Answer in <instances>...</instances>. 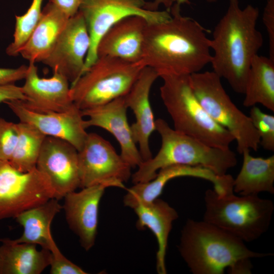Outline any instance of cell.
Wrapping results in <instances>:
<instances>
[{
    "label": "cell",
    "instance_id": "1",
    "mask_svg": "<svg viewBox=\"0 0 274 274\" xmlns=\"http://www.w3.org/2000/svg\"><path fill=\"white\" fill-rule=\"evenodd\" d=\"M180 10L175 3L170 19L148 23L146 28L142 62L159 77L191 75L211 62L208 31L195 19L182 16Z\"/></svg>",
    "mask_w": 274,
    "mask_h": 274
},
{
    "label": "cell",
    "instance_id": "2",
    "mask_svg": "<svg viewBox=\"0 0 274 274\" xmlns=\"http://www.w3.org/2000/svg\"><path fill=\"white\" fill-rule=\"evenodd\" d=\"M259 15L257 7L248 5L242 9L238 0H229L210 39L213 71L237 93L244 94L251 61L263 44L257 28Z\"/></svg>",
    "mask_w": 274,
    "mask_h": 274
},
{
    "label": "cell",
    "instance_id": "3",
    "mask_svg": "<svg viewBox=\"0 0 274 274\" xmlns=\"http://www.w3.org/2000/svg\"><path fill=\"white\" fill-rule=\"evenodd\" d=\"M178 249L193 274L251 273V259L271 253L249 249L241 239L204 221L188 219L181 231Z\"/></svg>",
    "mask_w": 274,
    "mask_h": 274
},
{
    "label": "cell",
    "instance_id": "4",
    "mask_svg": "<svg viewBox=\"0 0 274 274\" xmlns=\"http://www.w3.org/2000/svg\"><path fill=\"white\" fill-rule=\"evenodd\" d=\"M155 126L161 137L160 148L154 157L139 165L132 175L133 184L150 181L157 170L172 165L202 166L222 176L237 164L236 154L230 148L210 146L172 128L163 119L156 120Z\"/></svg>",
    "mask_w": 274,
    "mask_h": 274
},
{
    "label": "cell",
    "instance_id": "5",
    "mask_svg": "<svg viewBox=\"0 0 274 274\" xmlns=\"http://www.w3.org/2000/svg\"><path fill=\"white\" fill-rule=\"evenodd\" d=\"M160 94L176 130L213 147L229 148L232 134L215 122L201 106L192 90L190 75L166 74Z\"/></svg>",
    "mask_w": 274,
    "mask_h": 274
},
{
    "label": "cell",
    "instance_id": "6",
    "mask_svg": "<svg viewBox=\"0 0 274 274\" xmlns=\"http://www.w3.org/2000/svg\"><path fill=\"white\" fill-rule=\"evenodd\" d=\"M203 220L241 239L251 242L269 228L274 205L272 200L258 195L220 196L214 190H206Z\"/></svg>",
    "mask_w": 274,
    "mask_h": 274
},
{
    "label": "cell",
    "instance_id": "7",
    "mask_svg": "<svg viewBox=\"0 0 274 274\" xmlns=\"http://www.w3.org/2000/svg\"><path fill=\"white\" fill-rule=\"evenodd\" d=\"M145 66L110 56H99L70 87L71 95L81 111L126 95Z\"/></svg>",
    "mask_w": 274,
    "mask_h": 274
},
{
    "label": "cell",
    "instance_id": "8",
    "mask_svg": "<svg viewBox=\"0 0 274 274\" xmlns=\"http://www.w3.org/2000/svg\"><path fill=\"white\" fill-rule=\"evenodd\" d=\"M221 79L213 71L190 75L194 95L209 116L227 130L237 143L240 154L246 150L256 151L260 137L249 116L232 102L222 86Z\"/></svg>",
    "mask_w": 274,
    "mask_h": 274
},
{
    "label": "cell",
    "instance_id": "9",
    "mask_svg": "<svg viewBox=\"0 0 274 274\" xmlns=\"http://www.w3.org/2000/svg\"><path fill=\"white\" fill-rule=\"evenodd\" d=\"M146 3L145 0H83L79 11L84 18L90 38L83 74L97 59V46L101 37L121 20L139 16L148 23H154L170 18L169 11L148 10L145 8Z\"/></svg>",
    "mask_w": 274,
    "mask_h": 274
},
{
    "label": "cell",
    "instance_id": "10",
    "mask_svg": "<svg viewBox=\"0 0 274 274\" xmlns=\"http://www.w3.org/2000/svg\"><path fill=\"white\" fill-rule=\"evenodd\" d=\"M55 198L48 177L37 168L21 172L0 159V220L15 218Z\"/></svg>",
    "mask_w": 274,
    "mask_h": 274
},
{
    "label": "cell",
    "instance_id": "11",
    "mask_svg": "<svg viewBox=\"0 0 274 274\" xmlns=\"http://www.w3.org/2000/svg\"><path fill=\"white\" fill-rule=\"evenodd\" d=\"M80 188L108 184L125 188L123 182L130 178L131 167L114 147L99 134L88 133L78 151Z\"/></svg>",
    "mask_w": 274,
    "mask_h": 274
},
{
    "label": "cell",
    "instance_id": "12",
    "mask_svg": "<svg viewBox=\"0 0 274 274\" xmlns=\"http://www.w3.org/2000/svg\"><path fill=\"white\" fill-rule=\"evenodd\" d=\"M90 46L88 28L79 11L68 19L49 55L42 62L72 84L83 74Z\"/></svg>",
    "mask_w": 274,
    "mask_h": 274
},
{
    "label": "cell",
    "instance_id": "13",
    "mask_svg": "<svg viewBox=\"0 0 274 274\" xmlns=\"http://www.w3.org/2000/svg\"><path fill=\"white\" fill-rule=\"evenodd\" d=\"M36 168L48 177L58 200L80 188L78 150L65 140L46 136Z\"/></svg>",
    "mask_w": 274,
    "mask_h": 274
},
{
    "label": "cell",
    "instance_id": "14",
    "mask_svg": "<svg viewBox=\"0 0 274 274\" xmlns=\"http://www.w3.org/2000/svg\"><path fill=\"white\" fill-rule=\"evenodd\" d=\"M181 177H192L208 181L213 184L214 190L219 195L233 191L234 179L230 175L218 176L202 166L172 165L160 169L152 180L134 184L127 190L123 199L124 204L133 209L139 204L149 203L158 197L167 182Z\"/></svg>",
    "mask_w": 274,
    "mask_h": 274
},
{
    "label": "cell",
    "instance_id": "15",
    "mask_svg": "<svg viewBox=\"0 0 274 274\" xmlns=\"http://www.w3.org/2000/svg\"><path fill=\"white\" fill-rule=\"evenodd\" d=\"M6 104L19 119L30 124L46 136L65 140L78 151L82 148L88 133L82 111L76 105L62 112L38 113L24 107L21 100H9Z\"/></svg>",
    "mask_w": 274,
    "mask_h": 274
},
{
    "label": "cell",
    "instance_id": "16",
    "mask_svg": "<svg viewBox=\"0 0 274 274\" xmlns=\"http://www.w3.org/2000/svg\"><path fill=\"white\" fill-rule=\"evenodd\" d=\"M24 79L21 87L26 99L21 102L26 108L38 113L62 112L75 106L69 81L61 75L40 78L35 63L29 62Z\"/></svg>",
    "mask_w": 274,
    "mask_h": 274
},
{
    "label": "cell",
    "instance_id": "17",
    "mask_svg": "<svg viewBox=\"0 0 274 274\" xmlns=\"http://www.w3.org/2000/svg\"><path fill=\"white\" fill-rule=\"evenodd\" d=\"M108 184H98L70 192L64 196L62 209L70 228L78 236L81 246L89 251L95 243L98 207Z\"/></svg>",
    "mask_w": 274,
    "mask_h": 274
},
{
    "label": "cell",
    "instance_id": "18",
    "mask_svg": "<svg viewBox=\"0 0 274 274\" xmlns=\"http://www.w3.org/2000/svg\"><path fill=\"white\" fill-rule=\"evenodd\" d=\"M124 96L101 106L82 111V114L83 116L88 117V120H85L86 128L91 126L99 127L115 137L120 147L121 156L132 168L138 167L143 160L128 122V108Z\"/></svg>",
    "mask_w": 274,
    "mask_h": 274
},
{
    "label": "cell",
    "instance_id": "19",
    "mask_svg": "<svg viewBox=\"0 0 274 274\" xmlns=\"http://www.w3.org/2000/svg\"><path fill=\"white\" fill-rule=\"evenodd\" d=\"M158 77V73L154 69L144 67L130 90L124 96L127 108L132 111L135 118V121L130 127L143 161L152 157L149 139L156 130V126L150 93L153 83Z\"/></svg>",
    "mask_w": 274,
    "mask_h": 274
},
{
    "label": "cell",
    "instance_id": "20",
    "mask_svg": "<svg viewBox=\"0 0 274 274\" xmlns=\"http://www.w3.org/2000/svg\"><path fill=\"white\" fill-rule=\"evenodd\" d=\"M147 21L143 17H126L112 26L97 46V57L110 56L124 61L142 62Z\"/></svg>",
    "mask_w": 274,
    "mask_h": 274
},
{
    "label": "cell",
    "instance_id": "21",
    "mask_svg": "<svg viewBox=\"0 0 274 274\" xmlns=\"http://www.w3.org/2000/svg\"><path fill=\"white\" fill-rule=\"evenodd\" d=\"M56 6L48 2L39 21L19 54L29 62H43L49 55L68 19Z\"/></svg>",
    "mask_w": 274,
    "mask_h": 274
},
{
    "label": "cell",
    "instance_id": "22",
    "mask_svg": "<svg viewBox=\"0 0 274 274\" xmlns=\"http://www.w3.org/2000/svg\"><path fill=\"white\" fill-rule=\"evenodd\" d=\"M138 220L136 227L150 229L156 236L158 250L156 270L159 274H166L165 256L167 242L173 222L178 218L175 209L165 201L156 198L147 204H139L133 209Z\"/></svg>",
    "mask_w": 274,
    "mask_h": 274
},
{
    "label": "cell",
    "instance_id": "23",
    "mask_svg": "<svg viewBox=\"0 0 274 274\" xmlns=\"http://www.w3.org/2000/svg\"><path fill=\"white\" fill-rule=\"evenodd\" d=\"M0 241V274H40L50 265L49 250L8 238Z\"/></svg>",
    "mask_w": 274,
    "mask_h": 274
},
{
    "label": "cell",
    "instance_id": "24",
    "mask_svg": "<svg viewBox=\"0 0 274 274\" xmlns=\"http://www.w3.org/2000/svg\"><path fill=\"white\" fill-rule=\"evenodd\" d=\"M62 209L59 200L52 198L35 207L27 210L15 218L23 228L22 234L13 239L16 243L40 245L49 250L54 241L51 225L55 216Z\"/></svg>",
    "mask_w": 274,
    "mask_h": 274
},
{
    "label": "cell",
    "instance_id": "25",
    "mask_svg": "<svg viewBox=\"0 0 274 274\" xmlns=\"http://www.w3.org/2000/svg\"><path fill=\"white\" fill-rule=\"evenodd\" d=\"M240 172L234 179L233 191L240 195H258L261 192L274 194V155L255 157L250 150L242 153Z\"/></svg>",
    "mask_w": 274,
    "mask_h": 274
},
{
    "label": "cell",
    "instance_id": "26",
    "mask_svg": "<svg viewBox=\"0 0 274 274\" xmlns=\"http://www.w3.org/2000/svg\"><path fill=\"white\" fill-rule=\"evenodd\" d=\"M244 94L245 107L260 104L274 112V60L258 54L253 57Z\"/></svg>",
    "mask_w": 274,
    "mask_h": 274
},
{
    "label": "cell",
    "instance_id": "27",
    "mask_svg": "<svg viewBox=\"0 0 274 274\" xmlns=\"http://www.w3.org/2000/svg\"><path fill=\"white\" fill-rule=\"evenodd\" d=\"M17 143L9 161L21 172H30L36 168L38 157L46 135L32 125L19 122L16 123Z\"/></svg>",
    "mask_w": 274,
    "mask_h": 274
},
{
    "label": "cell",
    "instance_id": "28",
    "mask_svg": "<svg viewBox=\"0 0 274 274\" xmlns=\"http://www.w3.org/2000/svg\"><path fill=\"white\" fill-rule=\"evenodd\" d=\"M43 0H32L27 12L21 16H16L13 41L6 49L7 55L16 56L28 40L38 24L42 13Z\"/></svg>",
    "mask_w": 274,
    "mask_h": 274
},
{
    "label": "cell",
    "instance_id": "29",
    "mask_svg": "<svg viewBox=\"0 0 274 274\" xmlns=\"http://www.w3.org/2000/svg\"><path fill=\"white\" fill-rule=\"evenodd\" d=\"M260 137V144L267 151H274V116L262 112L256 106L252 107L249 116Z\"/></svg>",
    "mask_w": 274,
    "mask_h": 274
},
{
    "label": "cell",
    "instance_id": "30",
    "mask_svg": "<svg viewBox=\"0 0 274 274\" xmlns=\"http://www.w3.org/2000/svg\"><path fill=\"white\" fill-rule=\"evenodd\" d=\"M18 138L16 123L0 117V159L9 161Z\"/></svg>",
    "mask_w": 274,
    "mask_h": 274
},
{
    "label": "cell",
    "instance_id": "31",
    "mask_svg": "<svg viewBox=\"0 0 274 274\" xmlns=\"http://www.w3.org/2000/svg\"><path fill=\"white\" fill-rule=\"evenodd\" d=\"M50 263L51 274H86L83 269L67 259L60 251L55 241L51 244Z\"/></svg>",
    "mask_w": 274,
    "mask_h": 274
},
{
    "label": "cell",
    "instance_id": "32",
    "mask_svg": "<svg viewBox=\"0 0 274 274\" xmlns=\"http://www.w3.org/2000/svg\"><path fill=\"white\" fill-rule=\"evenodd\" d=\"M262 20L268 38L269 57L274 60V0H267Z\"/></svg>",
    "mask_w": 274,
    "mask_h": 274
},
{
    "label": "cell",
    "instance_id": "33",
    "mask_svg": "<svg viewBox=\"0 0 274 274\" xmlns=\"http://www.w3.org/2000/svg\"><path fill=\"white\" fill-rule=\"evenodd\" d=\"M28 66L25 65L15 68H0V86L14 84L15 82L24 79Z\"/></svg>",
    "mask_w": 274,
    "mask_h": 274
},
{
    "label": "cell",
    "instance_id": "34",
    "mask_svg": "<svg viewBox=\"0 0 274 274\" xmlns=\"http://www.w3.org/2000/svg\"><path fill=\"white\" fill-rule=\"evenodd\" d=\"M25 100L26 97L22 87L14 84L0 86V104L9 100Z\"/></svg>",
    "mask_w": 274,
    "mask_h": 274
},
{
    "label": "cell",
    "instance_id": "35",
    "mask_svg": "<svg viewBox=\"0 0 274 274\" xmlns=\"http://www.w3.org/2000/svg\"><path fill=\"white\" fill-rule=\"evenodd\" d=\"M69 18L77 14L83 0H48Z\"/></svg>",
    "mask_w": 274,
    "mask_h": 274
},
{
    "label": "cell",
    "instance_id": "36",
    "mask_svg": "<svg viewBox=\"0 0 274 274\" xmlns=\"http://www.w3.org/2000/svg\"><path fill=\"white\" fill-rule=\"evenodd\" d=\"M175 1L176 0H154L152 2H146L145 8L150 11H157L159 10V6L162 5L167 10L169 11Z\"/></svg>",
    "mask_w": 274,
    "mask_h": 274
},
{
    "label": "cell",
    "instance_id": "37",
    "mask_svg": "<svg viewBox=\"0 0 274 274\" xmlns=\"http://www.w3.org/2000/svg\"><path fill=\"white\" fill-rule=\"evenodd\" d=\"M207 2L209 3H216L218 0H206ZM175 3L179 6L181 7V5L183 4H190V2L189 0H176Z\"/></svg>",
    "mask_w": 274,
    "mask_h": 274
}]
</instances>
